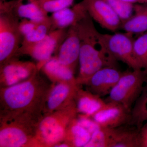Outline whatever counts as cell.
<instances>
[{
	"instance_id": "cell-1",
	"label": "cell",
	"mask_w": 147,
	"mask_h": 147,
	"mask_svg": "<svg viewBox=\"0 0 147 147\" xmlns=\"http://www.w3.org/2000/svg\"><path fill=\"white\" fill-rule=\"evenodd\" d=\"M37 71L28 79L10 86L1 88L0 121L24 115H42L51 84Z\"/></svg>"
},
{
	"instance_id": "cell-2",
	"label": "cell",
	"mask_w": 147,
	"mask_h": 147,
	"mask_svg": "<svg viewBox=\"0 0 147 147\" xmlns=\"http://www.w3.org/2000/svg\"><path fill=\"white\" fill-rule=\"evenodd\" d=\"M78 114L74 100L53 113L43 115L37 130L36 147H54L63 141L67 129Z\"/></svg>"
},
{
	"instance_id": "cell-3",
	"label": "cell",
	"mask_w": 147,
	"mask_h": 147,
	"mask_svg": "<svg viewBox=\"0 0 147 147\" xmlns=\"http://www.w3.org/2000/svg\"><path fill=\"white\" fill-rule=\"evenodd\" d=\"M42 116L24 114L0 121V147H36L37 130Z\"/></svg>"
},
{
	"instance_id": "cell-4",
	"label": "cell",
	"mask_w": 147,
	"mask_h": 147,
	"mask_svg": "<svg viewBox=\"0 0 147 147\" xmlns=\"http://www.w3.org/2000/svg\"><path fill=\"white\" fill-rule=\"evenodd\" d=\"M147 81V73L143 69L123 72L108 94L107 102L120 103L131 112Z\"/></svg>"
},
{
	"instance_id": "cell-5",
	"label": "cell",
	"mask_w": 147,
	"mask_h": 147,
	"mask_svg": "<svg viewBox=\"0 0 147 147\" xmlns=\"http://www.w3.org/2000/svg\"><path fill=\"white\" fill-rule=\"evenodd\" d=\"M19 19L14 9L0 11V66L17 57L24 38L19 31Z\"/></svg>"
},
{
	"instance_id": "cell-6",
	"label": "cell",
	"mask_w": 147,
	"mask_h": 147,
	"mask_svg": "<svg viewBox=\"0 0 147 147\" xmlns=\"http://www.w3.org/2000/svg\"><path fill=\"white\" fill-rule=\"evenodd\" d=\"M133 34L125 32L113 34H98V37L110 56L127 65L132 70L142 69L135 58Z\"/></svg>"
},
{
	"instance_id": "cell-7",
	"label": "cell",
	"mask_w": 147,
	"mask_h": 147,
	"mask_svg": "<svg viewBox=\"0 0 147 147\" xmlns=\"http://www.w3.org/2000/svg\"><path fill=\"white\" fill-rule=\"evenodd\" d=\"M68 28L52 31L39 41L21 45L16 57L22 55L30 56L37 61L38 69L40 71L43 65L57 53L66 35Z\"/></svg>"
},
{
	"instance_id": "cell-8",
	"label": "cell",
	"mask_w": 147,
	"mask_h": 147,
	"mask_svg": "<svg viewBox=\"0 0 147 147\" xmlns=\"http://www.w3.org/2000/svg\"><path fill=\"white\" fill-rule=\"evenodd\" d=\"M39 70L36 64L14 58L0 66L1 88L13 86L28 79Z\"/></svg>"
},
{
	"instance_id": "cell-9",
	"label": "cell",
	"mask_w": 147,
	"mask_h": 147,
	"mask_svg": "<svg viewBox=\"0 0 147 147\" xmlns=\"http://www.w3.org/2000/svg\"><path fill=\"white\" fill-rule=\"evenodd\" d=\"M87 11L93 20L103 28L116 32L120 30L122 21L104 0H83Z\"/></svg>"
},
{
	"instance_id": "cell-10",
	"label": "cell",
	"mask_w": 147,
	"mask_h": 147,
	"mask_svg": "<svg viewBox=\"0 0 147 147\" xmlns=\"http://www.w3.org/2000/svg\"><path fill=\"white\" fill-rule=\"evenodd\" d=\"M81 40L76 25L69 27L63 41L54 56L74 72L79 64Z\"/></svg>"
},
{
	"instance_id": "cell-11",
	"label": "cell",
	"mask_w": 147,
	"mask_h": 147,
	"mask_svg": "<svg viewBox=\"0 0 147 147\" xmlns=\"http://www.w3.org/2000/svg\"><path fill=\"white\" fill-rule=\"evenodd\" d=\"M91 117L101 127L114 128L129 123L131 112L120 103L107 102L103 108Z\"/></svg>"
},
{
	"instance_id": "cell-12",
	"label": "cell",
	"mask_w": 147,
	"mask_h": 147,
	"mask_svg": "<svg viewBox=\"0 0 147 147\" xmlns=\"http://www.w3.org/2000/svg\"><path fill=\"white\" fill-rule=\"evenodd\" d=\"M123 73L115 66L105 67L93 74L84 85L87 90L101 97L109 94Z\"/></svg>"
},
{
	"instance_id": "cell-13",
	"label": "cell",
	"mask_w": 147,
	"mask_h": 147,
	"mask_svg": "<svg viewBox=\"0 0 147 147\" xmlns=\"http://www.w3.org/2000/svg\"><path fill=\"white\" fill-rule=\"evenodd\" d=\"M80 87L66 82L53 83L45 100L43 115L53 113L74 100Z\"/></svg>"
},
{
	"instance_id": "cell-14",
	"label": "cell",
	"mask_w": 147,
	"mask_h": 147,
	"mask_svg": "<svg viewBox=\"0 0 147 147\" xmlns=\"http://www.w3.org/2000/svg\"><path fill=\"white\" fill-rule=\"evenodd\" d=\"M142 147L140 129L130 123L110 128L108 147Z\"/></svg>"
},
{
	"instance_id": "cell-15",
	"label": "cell",
	"mask_w": 147,
	"mask_h": 147,
	"mask_svg": "<svg viewBox=\"0 0 147 147\" xmlns=\"http://www.w3.org/2000/svg\"><path fill=\"white\" fill-rule=\"evenodd\" d=\"M88 13L83 1L72 7H68L52 13L50 16L51 31L68 28L76 25Z\"/></svg>"
},
{
	"instance_id": "cell-16",
	"label": "cell",
	"mask_w": 147,
	"mask_h": 147,
	"mask_svg": "<svg viewBox=\"0 0 147 147\" xmlns=\"http://www.w3.org/2000/svg\"><path fill=\"white\" fill-rule=\"evenodd\" d=\"M40 71L53 83L66 82L79 86L74 76L75 72L60 62L55 56L52 57L43 65Z\"/></svg>"
},
{
	"instance_id": "cell-17",
	"label": "cell",
	"mask_w": 147,
	"mask_h": 147,
	"mask_svg": "<svg viewBox=\"0 0 147 147\" xmlns=\"http://www.w3.org/2000/svg\"><path fill=\"white\" fill-rule=\"evenodd\" d=\"M74 100L79 114L91 117L106 104L99 96L79 87L76 91Z\"/></svg>"
},
{
	"instance_id": "cell-18",
	"label": "cell",
	"mask_w": 147,
	"mask_h": 147,
	"mask_svg": "<svg viewBox=\"0 0 147 147\" xmlns=\"http://www.w3.org/2000/svg\"><path fill=\"white\" fill-rule=\"evenodd\" d=\"M120 30L139 35L147 32V3L134 4V14L122 24Z\"/></svg>"
},
{
	"instance_id": "cell-19",
	"label": "cell",
	"mask_w": 147,
	"mask_h": 147,
	"mask_svg": "<svg viewBox=\"0 0 147 147\" xmlns=\"http://www.w3.org/2000/svg\"><path fill=\"white\" fill-rule=\"evenodd\" d=\"M27 1V3L24 0H17L14 12L19 18H26L36 23H40L49 17L47 12L34 2Z\"/></svg>"
},
{
	"instance_id": "cell-20",
	"label": "cell",
	"mask_w": 147,
	"mask_h": 147,
	"mask_svg": "<svg viewBox=\"0 0 147 147\" xmlns=\"http://www.w3.org/2000/svg\"><path fill=\"white\" fill-rule=\"evenodd\" d=\"M76 117L71 121L67 129L63 141L71 147H86L90 140L91 134L78 123Z\"/></svg>"
},
{
	"instance_id": "cell-21",
	"label": "cell",
	"mask_w": 147,
	"mask_h": 147,
	"mask_svg": "<svg viewBox=\"0 0 147 147\" xmlns=\"http://www.w3.org/2000/svg\"><path fill=\"white\" fill-rule=\"evenodd\" d=\"M147 119V81L131 111L129 123L141 129Z\"/></svg>"
},
{
	"instance_id": "cell-22",
	"label": "cell",
	"mask_w": 147,
	"mask_h": 147,
	"mask_svg": "<svg viewBox=\"0 0 147 147\" xmlns=\"http://www.w3.org/2000/svg\"><path fill=\"white\" fill-rule=\"evenodd\" d=\"M51 29L52 24L49 16L44 21L38 23L30 33L24 37L21 45L30 44L41 40L52 31Z\"/></svg>"
},
{
	"instance_id": "cell-23",
	"label": "cell",
	"mask_w": 147,
	"mask_h": 147,
	"mask_svg": "<svg viewBox=\"0 0 147 147\" xmlns=\"http://www.w3.org/2000/svg\"><path fill=\"white\" fill-rule=\"evenodd\" d=\"M134 51L140 68L147 73V31L134 40Z\"/></svg>"
},
{
	"instance_id": "cell-24",
	"label": "cell",
	"mask_w": 147,
	"mask_h": 147,
	"mask_svg": "<svg viewBox=\"0 0 147 147\" xmlns=\"http://www.w3.org/2000/svg\"><path fill=\"white\" fill-rule=\"evenodd\" d=\"M112 7L120 18L122 24L132 17L134 4L122 0H104Z\"/></svg>"
},
{
	"instance_id": "cell-25",
	"label": "cell",
	"mask_w": 147,
	"mask_h": 147,
	"mask_svg": "<svg viewBox=\"0 0 147 147\" xmlns=\"http://www.w3.org/2000/svg\"><path fill=\"white\" fill-rule=\"evenodd\" d=\"M34 2L47 13H53L66 7H70L74 0H28Z\"/></svg>"
},
{
	"instance_id": "cell-26",
	"label": "cell",
	"mask_w": 147,
	"mask_h": 147,
	"mask_svg": "<svg viewBox=\"0 0 147 147\" xmlns=\"http://www.w3.org/2000/svg\"><path fill=\"white\" fill-rule=\"evenodd\" d=\"M110 137V128L101 127L92 134L86 147H108Z\"/></svg>"
},
{
	"instance_id": "cell-27",
	"label": "cell",
	"mask_w": 147,
	"mask_h": 147,
	"mask_svg": "<svg viewBox=\"0 0 147 147\" xmlns=\"http://www.w3.org/2000/svg\"><path fill=\"white\" fill-rule=\"evenodd\" d=\"M76 120L79 125L89 131L91 135L101 127L91 117L82 114H78L76 117Z\"/></svg>"
},
{
	"instance_id": "cell-28",
	"label": "cell",
	"mask_w": 147,
	"mask_h": 147,
	"mask_svg": "<svg viewBox=\"0 0 147 147\" xmlns=\"http://www.w3.org/2000/svg\"><path fill=\"white\" fill-rule=\"evenodd\" d=\"M38 23L26 18H23L20 21L19 31L23 37L30 33L36 27Z\"/></svg>"
},
{
	"instance_id": "cell-29",
	"label": "cell",
	"mask_w": 147,
	"mask_h": 147,
	"mask_svg": "<svg viewBox=\"0 0 147 147\" xmlns=\"http://www.w3.org/2000/svg\"><path fill=\"white\" fill-rule=\"evenodd\" d=\"M122 1L127 2L131 3L133 4L147 3V0H122Z\"/></svg>"
},
{
	"instance_id": "cell-30",
	"label": "cell",
	"mask_w": 147,
	"mask_h": 147,
	"mask_svg": "<svg viewBox=\"0 0 147 147\" xmlns=\"http://www.w3.org/2000/svg\"><path fill=\"white\" fill-rule=\"evenodd\" d=\"M140 131H141V134L142 135L147 133V119L145 121L144 123L143 124L142 128L140 129Z\"/></svg>"
},
{
	"instance_id": "cell-31",
	"label": "cell",
	"mask_w": 147,
	"mask_h": 147,
	"mask_svg": "<svg viewBox=\"0 0 147 147\" xmlns=\"http://www.w3.org/2000/svg\"><path fill=\"white\" fill-rule=\"evenodd\" d=\"M1 1H5V0H0Z\"/></svg>"
}]
</instances>
